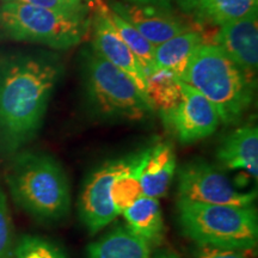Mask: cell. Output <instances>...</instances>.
Wrapping results in <instances>:
<instances>
[{"mask_svg":"<svg viewBox=\"0 0 258 258\" xmlns=\"http://www.w3.org/2000/svg\"><path fill=\"white\" fill-rule=\"evenodd\" d=\"M108 15L112 25H114L115 30L117 31L120 37L129 47V49L133 51L134 55L140 61L141 66H143L145 71V74L147 76V74L156 71L157 67L156 63H154V50H156V47L151 42H148L133 25L129 24L120 15L112 11L110 6L108 8Z\"/></svg>","mask_w":258,"mask_h":258,"instance_id":"44dd1931","label":"cell"},{"mask_svg":"<svg viewBox=\"0 0 258 258\" xmlns=\"http://www.w3.org/2000/svg\"><path fill=\"white\" fill-rule=\"evenodd\" d=\"M6 180L16 203L37 220L53 224L69 217L72 201L69 177L49 154H19Z\"/></svg>","mask_w":258,"mask_h":258,"instance_id":"7a4b0ae2","label":"cell"},{"mask_svg":"<svg viewBox=\"0 0 258 258\" xmlns=\"http://www.w3.org/2000/svg\"><path fill=\"white\" fill-rule=\"evenodd\" d=\"M60 77L50 60L22 57L0 69V146L16 152L41 128Z\"/></svg>","mask_w":258,"mask_h":258,"instance_id":"6da1fadb","label":"cell"},{"mask_svg":"<svg viewBox=\"0 0 258 258\" xmlns=\"http://www.w3.org/2000/svg\"><path fill=\"white\" fill-rule=\"evenodd\" d=\"M182 98L175 108L160 114L164 123L182 144L211 137L221 123L217 108L182 80Z\"/></svg>","mask_w":258,"mask_h":258,"instance_id":"ba28073f","label":"cell"},{"mask_svg":"<svg viewBox=\"0 0 258 258\" xmlns=\"http://www.w3.org/2000/svg\"><path fill=\"white\" fill-rule=\"evenodd\" d=\"M177 220L183 234L195 244L252 251L258 243L254 206L205 205L177 201Z\"/></svg>","mask_w":258,"mask_h":258,"instance_id":"277c9868","label":"cell"},{"mask_svg":"<svg viewBox=\"0 0 258 258\" xmlns=\"http://www.w3.org/2000/svg\"><path fill=\"white\" fill-rule=\"evenodd\" d=\"M182 79L176 73L157 69L146 76V96L160 114L173 109L182 98Z\"/></svg>","mask_w":258,"mask_h":258,"instance_id":"ffe728a7","label":"cell"},{"mask_svg":"<svg viewBox=\"0 0 258 258\" xmlns=\"http://www.w3.org/2000/svg\"><path fill=\"white\" fill-rule=\"evenodd\" d=\"M257 3L258 0H186L182 5L194 10L206 23L222 27L256 12Z\"/></svg>","mask_w":258,"mask_h":258,"instance_id":"d6986e66","label":"cell"},{"mask_svg":"<svg viewBox=\"0 0 258 258\" xmlns=\"http://www.w3.org/2000/svg\"><path fill=\"white\" fill-rule=\"evenodd\" d=\"M125 157L108 160L97 166L84 182L78 201L79 217L90 234L104 230L116 218L110 199V186L124 165Z\"/></svg>","mask_w":258,"mask_h":258,"instance_id":"9c48e42d","label":"cell"},{"mask_svg":"<svg viewBox=\"0 0 258 258\" xmlns=\"http://www.w3.org/2000/svg\"><path fill=\"white\" fill-rule=\"evenodd\" d=\"M150 147L125 157L124 165L115 176L110 186V199L117 215H122L143 195L141 172L146 161Z\"/></svg>","mask_w":258,"mask_h":258,"instance_id":"e0dca14e","label":"cell"},{"mask_svg":"<svg viewBox=\"0 0 258 258\" xmlns=\"http://www.w3.org/2000/svg\"><path fill=\"white\" fill-rule=\"evenodd\" d=\"M122 215L128 230L146 241L151 247L163 241L165 225L159 200L141 196Z\"/></svg>","mask_w":258,"mask_h":258,"instance_id":"9a60e30c","label":"cell"},{"mask_svg":"<svg viewBox=\"0 0 258 258\" xmlns=\"http://www.w3.org/2000/svg\"><path fill=\"white\" fill-rule=\"evenodd\" d=\"M194 258H250V257L247 256L246 251L196 244L195 247H194Z\"/></svg>","mask_w":258,"mask_h":258,"instance_id":"d4e9b609","label":"cell"},{"mask_svg":"<svg viewBox=\"0 0 258 258\" xmlns=\"http://www.w3.org/2000/svg\"><path fill=\"white\" fill-rule=\"evenodd\" d=\"M4 3H23V4L73 15H84V10H85L83 0H4Z\"/></svg>","mask_w":258,"mask_h":258,"instance_id":"cb8c5ba5","label":"cell"},{"mask_svg":"<svg viewBox=\"0 0 258 258\" xmlns=\"http://www.w3.org/2000/svg\"><path fill=\"white\" fill-rule=\"evenodd\" d=\"M217 108L221 123L238 122L253 99V78L215 44L202 43L180 78Z\"/></svg>","mask_w":258,"mask_h":258,"instance_id":"3957f363","label":"cell"},{"mask_svg":"<svg viewBox=\"0 0 258 258\" xmlns=\"http://www.w3.org/2000/svg\"><path fill=\"white\" fill-rule=\"evenodd\" d=\"M0 29L16 41L67 49L80 43L88 31L84 15L66 14L23 3H3Z\"/></svg>","mask_w":258,"mask_h":258,"instance_id":"5b68a950","label":"cell"},{"mask_svg":"<svg viewBox=\"0 0 258 258\" xmlns=\"http://www.w3.org/2000/svg\"><path fill=\"white\" fill-rule=\"evenodd\" d=\"M176 171V154L170 144L157 143L150 146L141 172L143 195L157 200L165 196L175 178Z\"/></svg>","mask_w":258,"mask_h":258,"instance_id":"5bb4252c","label":"cell"},{"mask_svg":"<svg viewBox=\"0 0 258 258\" xmlns=\"http://www.w3.org/2000/svg\"><path fill=\"white\" fill-rule=\"evenodd\" d=\"M108 5L97 3L96 14L93 17V48L95 51L104 57L134 80L138 88L146 96V74L140 61L129 49L123 40L115 30L108 15ZM147 97V96H146ZM151 103V102H150Z\"/></svg>","mask_w":258,"mask_h":258,"instance_id":"30bf717a","label":"cell"},{"mask_svg":"<svg viewBox=\"0 0 258 258\" xmlns=\"http://www.w3.org/2000/svg\"><path fill=\"white\" fill-rule=\"evenodd\" d=\"M152 247L137 237L127 226H117L92 241L86 258H151Z\"/></svg>","mask_w":258,"mask_h":258,"instance_id":"2e32d148","label":"cell"},{"mask_svg":"<svg viewBox=\"0 0 258 258\" xmlns=\"http://www.w3.org/2000/svg\"><path fill=\"white\" fill-rule=\"evenodd\" d=\"M202 43L201 35L191 30L170 38L156 47L154 50L156 67L171 71L182 78L194 53Z\"/></svg>","mask_w":258,"mask_h":258,"instance_id":"ac0fdd59","label":"cell"},{"mask_svg":"<svg viewBox=\"0 0 258 258\" xmlns=\"http://www.w3.org/2000/svg\"><path fill=\"white\" fill-rule=\"evenodd\" d=\"M3 258H19V254L17 252V249H16V243H15L14 246H12V249L10 250L9 252L6 253Z\"/></svg>","mask_w":258,"mask_h":258,"instance_id":"83f0119b","label":"cell"},{"mask_svg":"<svg viewBox=\"0 0 258 258\" xmlns=\"http://www.w3.org/2000/svg\"><path fill=\"white\" fill-rule=\"evenodd\" d=\"M151 258H182L178 254L172 252V251H159L153 256H151Z\"/></svg>","mask_w":258,"mask_h":258,"instance_id":"4316f807","label":"cell"},{"mask_svg":"<svg viewBox=\"0 0 258 258\" xmlns=\"http://www.w3.org/2000/svg\"><path fill=\"white\" fill-rule=\"evenodd\" d=\"M110 9L125 19L129 24L133 25L154 47L177 35L190 31L188 25L183 23L176 16L154 5L115 3L110 6Z\"/></svg>","mask_w":258,"mask_h":258,"instance_id":"7c38bea8","label":"cell"},{"mask_svg":"<svg viewBox=\"0 0 258 258\" xmlns=\"http://www.w3.org/2000/svg\"><path fill=\"white\" fill-rule=\"evenodd\" d=\"M19 258H69L63 249L54 241L37 235H24L16 241Z\"/></svg>","mask_w":258,"mask_h":258,"instance_id":"7402d4cb","label":"cell"},{"mask_svg":"<svg viewBox=\"0 0 258 258\" xmlns=\"http://www.w3.org/2000/svg\"><path fill=\"white\" fill-rule=\"evenodd\" d=\"M129 3L140 5H154V6H166L171 0H128ZM186 0H182V4Z\"/></svg>","mask_w":258,"mask_h":258,"instance_id":"484cf974","label":"cell"},{"mask_svg":"<svg viewBox=\"0 0 258 258\" xmlns=\"http://www.w3.org/2000/svg\"><path fill=\"white\" fill-rule=\"evenodd\" d=\"M220 165L227 170L246 172L254 180L258 177L257 125L247 124L227 135L217 151Z\"/></svg>","mask_w":258,"mask_h":258,"instance_id":"4fadbf2b","label":"cell"},{"mask_svg":"<svg viewBox=\"0 0 258 258\" xmlns=\"http://www.w3.org/2000/svg\"><path fill=\"white\" fill-rule=\"evenodd\" d=\"M88 91L92 106L103 117L143 121L154 112L134 80L97 51L88 61Z\"/></svg>","mask_w":258,"mask_h":258,"instance_id":"8992f818","label":"cell"},{"mask_svg":"<svg viewBox=\"0 0 258 258\" xmlns=\"http://www.w3.org/2000/svg\"><path fill=\"white\" fill-rule=\"evenodd\" d=\"M218 46L233 62L253 78L258 64L257 11L220 27L215 35Z\"/></svg>","mask_w":258,"mask_h":258,"instance_id":"8fae6325","label":"cell"},{"mask_svg":"<svg viewBox=\"0 0 258 258\" xmlns=\"http://www.w3.org/2000/svg\"><path fill=\"white\" fill-rule=\"evenodd\" d=\"M14 245V225L10 215L6 195L0 185V258L4 257Z\"/></svg>","mask_w":258,"mask_h":258,"instance_id":"603a6c76","label":"cell"},{"mask_svg":"<svg viewBox=\"0 0 258 258\" xmlns=\"http://www.w3.org/2000/svg\"><path fill=\"white\" fill-rule=\"evenodd\" d=\"M177 173V201L205 205L252 206L256 191H243L225 173L208 161L192 159L183 164Z\"/></svg>","mask_w":258,"mask_h":258,"instance_id":"52a82bcc","label":"cell"}]
</instances>
